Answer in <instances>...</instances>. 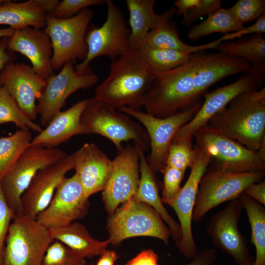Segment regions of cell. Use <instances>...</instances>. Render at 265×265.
<instances>
[{
	"mask_svg": "<svg viewBox=\"0 0 265 265\" xmlns=\"http://www.w3.org/2000/svg\"><path fill=\"white\" fill-rule=\"evenodd\" d=\"M250 66L243 58L219 51L191 53L183 65L157 73L156 80L144 97L143 106L147 113L157 117L169 116L195 104L216 82L246 72Z\"/></svg>",
	"mask_w": 265,
	"mask_h": 265,
	"instance_id": "1",
	"label": "cell"
},
{
	"mask_svg": "<svg viewBox=\"0 0 265 265\" xmlns=\"http://www.w3.org/2000/svg\"><path fill=\"white\" fill-rule=\"evenodd\" d=\"M157 77L139 50L130 47L112 61L109 75L97 87L94 97L116 109L127 106L140 110Z\"/></svg>",
	"mask_w": 265,
	"mask_h": 265,
	"instance_id": "2",
	"label": "cell"
},
{
	"mask_svg": "<svg viewBox=\"0 0 265 265\" xmlns=\"http://www.w3.org/2000/svg\"><path fill=\"white\" fill-rule=\"evenodd\" d=\"M207 125L253 151L265 144V88L242 93L213 115Z\"/></svg>",
	"mask_w": 265,
	"mask_h": 265,
	"instance_id": "3",
	"label": "cell"
},
{
	"mask_svg": "<svg viewBox=\"0 0 265 265\" xmlns=\"http://www.w3.org/2000/svg\"><path fill=\"white\" fill-rule=\"evenodd\" d=\"M80 122L84 134L105 137L114 144L117 150L123 146V142L130 140L140 144L145 152L150 148L149 137L144 128L128 115L94 97L87 99Z\"/></svg>",
	"mask_w": 265,
	"mask_h": 265,
	"instance_id": "4",
	"label": "cell"
},
{
	"mask_svg": "<svg viewBox=\"0 0 265 265\" xmlns=\"http://www.w3.org/2000/svg\"><path fill=\"white\" fill-rule=\"evenodd\" d=\"M54 240L49 229L36 219L15 214L5 240L3 265H41Z\"/></svg>",
	"mask_w": 265,
	"mask_h": 265,
	"instance_id": "5",
	"label": "cell"
},
{
	"mask_svg": "<svg viewBox=\"0 0 265 265\" xmlns=\"http://www.w3.org/2000/svg\"><path fill=\"white\" fill-rule=\"evenodd\" d=\"M94 15L93 10L88 8L66 19L47 13L44 30L52 44L53 71L61 69L68 61L85 58L88 51L86 34Z\"/></svg>",
	"mask_w": 265,
	"mask_h": 265,
	"instance_id": "6",
	"label": "cell"
},
{
	"mask_svg": "<svg viewBox=\"0 0 265 265\" xmlns=\"http://www.w3.org/2000/svg\"><path fill=\"white\" fill-rule=\"evenodd\" d=\"M265 171L236 173L212 169L202 177L192 213V221L202 220L210 211L238 198L251 185L261 182Z\"/></svg>",
	"mask_w": 265,
	"mask_h": 265,
	"instance_id": "7",
	"label": "cell"
},
{
	"mask_svg": "<svg viewBox=\"0 0 265 265\" xmlns=\"http://www.w3.org/2000/svg\"><path fill=\"white\" fill-rule=\"evenodd\" d=\"M110 216L107 229L108 239L113 244L138 236L154 237L168 242L171 233L159 214L133 197L123 203Z\"/></svg>",
	"mask_w": 265,
	"mask_h": 265,
	"instance_id": "8",
	"label": "cell"
},
{
	"mask_svg": "<svg viewBox=\"0 0 265 265\" xmlns=\"http://www.w3.org/2000/svg\"><path fill=\"white\" fill-rule=\"evenodd\" d=\"M107 17L101 26H89L86 34L88 51L85 58L75 67L80 73L90 69V62L97 57L106 56L114 60L130 48V31L119 6L106 0Z\"/></svg>",
	"mask_w": 265,
	"mask_h": 265,
	"instance_id": "9",
	"label": "cell"
},
{
	"mask_svg": "<svg viewBox=\"0 0 265 265\" xmlns=\"http://www.w3.org/2000/svg\"><path fill=\"white\" fill-rule=\"evenodd\" d=\"M202 101L169 116L159 118L146 112L127 106L117 109L139 121L144 127L150 139L151 152L148 164L155 174L165 166L169 145L177 131L189 122L199 110Z\"/></svg>",
	"mask_w": 265,
	"mask_h": 265,
	"instance_id": "10",
	"label": "cell"
},
{
	"mask_svg": "<svg viewBox=\"0 0 265 265\" xmlns=\"http://www.w3.org/2000/svg\"><path fill=\"white\" fill-rule=\"evenodd\" d=\"M67 156L57 148L29 145L0 181L6 201L14 215L23 212L21 197L39 170Z\"/></svg>",
	"mask_w": 265,
	"mask_h": 265,
	"instance_id": "11",
	"label": "cell"
},
{
	"mask_svg": "<svg viewBox=\"0 0 265 265\" xmlns=\"http://www.w3.org/2000/svg\"><path fill=\"white\" fill-rule=\"evenodd\" d=\"M194 137L196 145L205 148L216 159L213 169L236 173L265 170V157L258 151L246 148L207 125L197 131Z\"/></svg>",
	"mask_w": 265,
	"mask_h": 265,
	"instance_id": "12",
	"label": "cell"
},
{
	"mask_svg": "<svg viewBox=\"0 0 265 265\" xmlns=\"http://www.w3.org/2000/svg\"><path fill=\"white\" fill-rule=\"evenodd\" d=\"M98 76L91 69L82 73L77 71L73 61L66 62L57 74L46 79V83L37 99V110L40 124L46 127L66 104L68 98L80 89L96 84Z\"/></svg>",
	"mask_w": 265,
	"mask_h": 265,
	"instance_id": "13",
	"label": "cell"
},
{
	"mask_svg": "<svg viewBox=\"0 0 265 265\" xmlns=\"http://www.w3.org/2000/svg\"><path fill=\"white\" fill-rule=\"evenodd\" d=\"M195 156L189 177L176 197L168 204L175 211L179 220L182 239L177 243L179 251L186 258L196 254V245L192 230V213L200 182L211 162L212 157L204 148L194 147Z\"/></svg>",
	"mask_w": 265,
	"mask_h": 265,
	"instance_id": "14",
	"label": "cell"
},
{
	"mask_svg": "<svg viewBox=\"0 0 265 265\" xmlns=\"http://www.w3.org/2000/svg\"><path fill=\"white\" fill-rule=\"evenodd\" d=\"M243 209L238 198L230 201L211 218L206 232L213 244L230 256L238 265H252L246 237L239 231L238 221Z\"/></svg>",
	"mask_w": 265,
	"mask_h": 265,
	"instance_id": "15",
	"label": "cell"
},
{
	"mask_svg": "<svg viewBox=\"0 0 265 265\" xmlns=\"http://www.w3.org/2000/svg\"><path fill=\"white\" fill-rule=\"evenodd\" d=\"M139 155L135 145L122 146L112 160L106 185L102 191L106 210L111 215L121 203L134 197L139 181Z\"/></svg>",
	"mask_w": 265,
	"mask_h": 265,
	"instance_id": "16",
	"label": "cell"
},
{
	"mask_svg": "<svg viewBox=\"0 0 265 265\" xmlns=\"http://www.w3.org/2000/svg\"><path fill=\"white\" fill-rule=\"evenodd\" d=\"M88 198L75 174L65 177L49 206L36 219L48 229L67 226L85 214Z\"/></svg>",
	"mask_w": 265,
	"mask_h": 265,
	"instance_id": "17",
	"label": "cell"
},
{
	"mask_svg": "<svg viewBox=\"0 0 265 265\" xmlns=\"http://www.w3.org/2000/svg\"><path fill=\"white\" fill-rule=\"evenodd\" d=\"M259 86L256 78L246 73L231 84L203 94L204 102L199 110L189 122L180 128L172 140L192 141L195 132L207 125L210 119L233 99L244 92L257 91Z\"/></svg>",
	"mask_w": 265,
	"mask_h": 265,
	"instance_id": "18",
	"label": "cell"
},
{
	"mask_svg": "<svg viewBox=\"0 0 265 265\" xmlns=\"http://www.w3.org/2000/svg\"><path fill=\"white\" fill-rule=\"evenodd\" d=\"M74 168L72 154L39 170L21 197L23 213L36 219L50 204L66 173Z\"/></svg>",
	"mask_w": 265,
	"mask_h": 265,
	"instance_id": "19",
	"label": "cell"
},
{
	"mask_svg": "<svg viewBox=\"0 0 265 265\" xmlns=\"http://www.w3.org/2000/svg\"><path fill=\"white\" fill-rule=\"evenodd\" d=\"M46 79L24 63L7 65L0 75V85L4 87L24 113L32 121L38 114L36 103Z\"/></svg>",
	"mask_w": 265,
	"mask_h": 265,
	"instance_id": "20",
	"label": "cell"
},
{
	"mask_svg": "<svg viewBox=\"0 0 265 265\" xmlns=\"http://www.w3.org/2000/svg\"><path fill=\"white\" fill-rule=\"evenodd\" d=\"M75 174L89 198L103 191L108 181L112 160L95 143H85L73 154Z\"/></svg>",
	"mask_w": 265,
	"mask_h": 265,
	"instance_id": "21",
	"label": "cell"
},
{
	"mask_svg": "<svg viewBox=\"0 0 265 265\" xmlns=\"http://www.w3.org/2000/svg\"><path fill=\"white\" fill-rule=\"evenodd\" d=\"M7 49L25 55L31 62L33 70L44 79L54 74L52 44L44 30L30 26L15 30Z\"/></svg>",
	"mask_w": 265,
	"mask_h": 265,
	"instance_id": "22",
	"label": "cell"
},
{
	"mask_svg": "<svg viewBox=\"0 0 265 265\" xmlns=\"http://www.w3.org/2000/svg\"><path fill=\"white\" fill-rule=\"evenodd\" d=\"M175 14L176 9L172 6L159 14L157 24L148 33L144 44L153 48L171 49L190 54L207 49L217 50L220 44L227 41L225 34L215 41L201 45L191 46L185 43L179 37L176 22L172 20Z\"/></svg>",
	"mask_w": 265,
	"mask_h": 265,
	"instance_id": "23",
	"label": "cell"
},
{
	"mask_svg": "<svg viewBox=\"0 0 265 265\" xmlns=\"http://www.w3.org/2000/svg\"><path fill=\"white\" fill-rule=\"evenodd\" d=\"M87 99L80 100L66 110L57 113L45 129L32 138L30 145L55 148L75 135L84 134L80 117Z\"/></svg>",
	"mask_w": 265,
	"mask_h": 265,
	"instance_id": "24",
	"label": "cell"
},
{
	"mask_svg": "<svg viewBox=\"0 0 265 265\" xmlns=\"http://www.w3.org/2000/svg\"><path fill=\"white\" fill-rule=\"evenodd\" d=\"M139 155V171L140 178L136 194L133 198L146 203L155 210L168 224L170 232L176 244L182 239V231L179 223L171 217L163 205L159 195L155 174L151 169L145 156L142 146L134 143Z\"/></svg>",
	"mask_w": 265,
	"mask_h": 265,
	"instance_id": "25",
	"label": "cell"
},
{
	"mask_svg": "<svg viewBox=\"0 0 265 265\" xmlns=\"http://www.w3.org/2000/svg\"><path fill=\"white\" fill-rule=\"evenodd\" d=\"M217 50L247 61L251 66L246 73L253 75L259 86L263 84L265 78V39L263 34L241 37L236 41L223 42Z\"/></svg>",
	"mask_w": 265,
	"mask_h": 265,
	"instance_id": "26",
	"label": "cell"
},
{
	"mask_svg": "<svg viewBox=\"0 0 265 265\" xmlns=\"http://www.w3.org/2000/svg\"><path fill=\"white\" fill-rule=\"evenodd\" d=\"M49 230L54 240L61 242L84 259L101 255L110 243L109 239L101 241L93 238L85 227L78 222Z\"/></svg>",
	"mask_w": 265,
	"mask_h": 265,
	"instance_id": "27",
	"label": "cell"
},
{
	"mask_svg": "<svg viewBox=\"0 0 265 265\" xmlns=\"http://www.w3.org/2000/svg\"><path fill=\"white\" fill-rule=\"evenodd\" d=\"M46 14L33 0L20 2L6 0L0 5V25L15 30L28 26L44 29Z\"/></svg>",
	"mask_w": 265,
	"mask_h": 265,
	"instance_id": "28",
	"label": "cell"
},
{
	"mask_svg": "<svg viewBox=\"0 0 265 265\" xmlns=\"http://www.w3.org/2000/svg\"><path fill=\"white\" fill-rule=\"evenodd\" d=\"M129 12L130 47L138 48L144 44L148 33L155 26L159 14L154 10L156 0H127Z\"/></svg>",
	"mask_w": 265,
	"mask_h": 265,
	"instance_id": "29",
	"label": "cell"
},
{
	"mask_svg": "<svg viewBox=\"0 0 265 265\" xmlns=\"http://www.w3.org/2000/svg\"><path fill=\"white\" fill-rule=\"evenodd\" d=\"M251 227V241L256 249L255 265H265V209L264 205L243 192L239 197Z\"/></svg>",
	"mask_w": 265,
	"mask_h": 265,
	"instance_id": "30",
	"label": "cell"
},
{
	"mask_svg": "<svg viewBox=\"0 0 265 265\" xmlns=\"http://www.w3.org/2000/svg\"><path fill=\"white\" fill-rule=\"evenodd\" d=\"M228 9L222 7L213 12L203 22L192 27L189 30L187 38L196 40L214 33L227 34L236 32L244 27Z\"/></svg>",
	"mask_w": 265,
	"mask_h": 265,
	"instance_id": "31",
	"label": "cell"
},
{
	"mask_svg": "<svg viewBox=\"0 0 265 265\" xmlns=\"http://www.w3.org/2000/svg\"><path fill=\"white\" fill-rule=\"evenodd\" d=\"M32 139L29 130L20 129L7 136L0 137V182L15 165Z\"/></svg>",
	"mask_w": 265,
	"mask_h": 265,
	"instance_id": "32",
	"label": "cell"
},
{
	"mask_svg": "<svg viewBox=\"0 0 265 265\" xmlns=\"http://www.w3.org/2000/svg\"><path fill=\"white\" fill-rule=\"evenodd\" d=\"M143 58L156 73L171 71L186 63L190 54L176 50L153 48L144 44L138 48Z\"/></svg>",
	"mask_w": 265,
	"mask_h": 265,
	"instance_id": "33",
	"label": "cell"
},
{
	"mask_svg": "<svg viewBox=\"0 0 265 265\" xmlns=\"http://www.w3.org/2000/svg\"><path fill=\"white\" fill-rule=\"evenodd\" d=\"M10 122L22 130H31L38 133L43 130L24 113L6 88L0 85V125Z\"/></svg>",
	"mask_w": 265,
	"mask_h": 265,
	"instance_id": "34",
	"label": "cell"
},
{
	"mask_svg": "<svg viewBox=\"0 0 265 265\" xmlns=\"http://www.w3.org/2000/svg\"><path fill=\"white\" fill-rule=\"evenodd\" d=\"M221 0H177L175 6L176 14L183 16L182 23L189 26L200 18L221 8Z\"/></svg>",
	"mask_w": 265,
	"mask_h": 265,
	"instance_id": "35",
	"label": "cell"
},
{
	"mask_svg": "<svg viewBox=\"0 0 265 265\" xmlns=\"http://www.w3.org/2000/svg\"><path fill=\"white\" fill-rule=\"evenodd\" d=\"M195 156L192 141L172 140L168 151L167 165L186 172L193 164Z\"/></svg>",
	"mask_w": 265,
	"mask_h": 265,
	"instance_id": "36",
	"label": "cell"
},
{
	"mask_svg": "<svg viewBox=\"0 0 265 265\" xmlns=\"http://www.w3.org/2000/svg\"><path fill=\"white\" fill-rule=\"evenodd\" d=\"M85 259L79 257L61 242H53L47 249L41 265H85Z\"/></svg>",
	"mask_w": 265,
	"mask_h": 265,
	"instance_id": "37",
	"label": "cell"
},
{
	"mask_svg": "<svg viewBox=\"0 0 265 265\" xmlns=\"http://www.w3.org/2000/svg\"><path fill=\"white\" fill-rule=\"evenodd\" d=\"M229 9L242 24L257 19L265 12V0H238Z\"/></svg>",
	"mask_w": 265,
	"mask_h": 265,
	"instance_id": "38",
	"label": "cell"
},
{
	"mask_svg": "<svg viewBox=\"0 0 265 265\" xmlns=\"http://www.w3.org/2000/svg\"><path fill=\"white\" fill-rule=\"evenodd\" d=\"M161 172L163 175V188L161 200L163 203L168 205L180 191V185L185 172L165 165Z\"/></svg>",
	"mask_w": 265,
	"mask_h": 265,
	"instance_id": "39",
	"label": "cell"
},
{
	"mask_svg": "<svg viewBox=\"0 0 265 265\" xmlns=\"http://www.w3.org/2000/svg\"><path fill=\"white\" fill-rule=\"evenodd\" d=\"M106 0H63L60 1L52 15L56 18H71L81 10L91 5H101Z\"/></svg>",
	"mask_w": 265,
	"mask_h": 265,
	"instance_id": "40",
	"label": "cell"
},
{
	"mask_svg": "<svg viewBox=\"0 0 265 265\" xmlns=\"http://www.w3.org/2000/svg\"><path fill=\"white\" fill-rule=\"evenodd\" d=\"M13 216L5 199L0 182V265H3L4 243Z\"/></svg>",
	"mask_w": 265,
	"mask_h": 265,
	"instance_id": "41",
	"label": "cell"
},
{
	"mask_svg": "<svg viewBox=\"0 0 265 265\" xmlns=\"http://www.w3.org/2000/svg\"><path fill=\"white\" fill-rule=\"evenodd\" d=\"M265 32V14L259 17L255 23L247 27H244L241 29L228 33L229 40L236 38H240L245 35L249 34H263Z\"/></svg>",
	"mask_w": 265,
	"mask_h": 265,
	"instance_id": "42",
	"label": "cell"
},
{
	"mask_svg": "<svg viewBox=\"0 0 265 265\" xmlns=\"http://www.w3.org/2000/svg\"><path fill=\"white\" fill-rule=\"evenodd\" d=\"M216 259L215 249H205L196 253L191 260L185 265H214Z\"/></svg>",
	"mask_w": 265,
	"mask_h": 265,
	"instance_id": "43",
	"label": "cell"
},
{
	"mask_svg": "<svg viewBox=\"0 0 265 265\" xmlns=\"http://www.w3.org/2000/svg\"><path fill=\"white\" fill-rule=\"evenodd\" d=\"M10 37H3L0 40V75L7 65L14 63L16 60L15 53L7 49Z\"/></svg>",
	"mask_w": 265,
	"mask_h": 265,
	"instance_id": "44",
	"label": "cell"
},
{
	"mask_svg": "<svg viewBox=\"0 0 265 265\" xmlns=\"http://www.w3.org/2000/svg\"><path fill=\"white\" fill-rule=\"evenodd\" d=\"M158 259L154 251L146 250L129 261L126 265H158Z\"/></svg>",
	"mask_w": 265,
	"mask_h": 265,
	"instance_id": "45",
	"label": "cell"
},
{
	"mask_svg": "<svg viewBox=\"0 0 265 265\" xmlns=\"http://www.w3.org/2000/svg\"><path fill=\"white\" fill-rule=\"evenodd\" d=\"M249 196L262 205H265V181L253 184L244 191Z\"/></svg>",
	"mask_w": 265,
	"mask_h": 265,
	"instance_id": "46",
	"label": "cell"
},
{
	"mask_svg": "<svg viewBox=\"0 0 265 265\" xmlns=\"http://www.w3.org/2000/svg\"><path fill=\"white\" fill-rule=\"evenodd\" d=\"M35 4L46 13L53 14L60 1L58 0H33Z\"/></svg>",
	"mask_w": 265,
	"mask_h": 265,
	"instance_id": "47",
	"label": "cell"
},
{
	"mask_svg": "<svg viewBox=\"0 0 265 265\" xmlns=\"http://www.w3.org/2000/svg\"><path fill=\"white\" fill-rule=\"evenodd\" d=\"M96 265H114L118 256L113 250H105L101 255Z\"/></svg>",
	"mask_w": 265,
	"mask_h": 265,
	"instance_id": "48",
	"label": "cell"
},
{
	"mask_svg": "<svg viewBox=\"0 0 265 265\" xmlns=\"http://www.w3.org/2000/svg\"><path fill=\"white\" fill-rule=\"evenodd\" d=\"M15 29L11 27L0 29V38L3 37H11L14 33Z\"/></svg>",
	"mask_w": 265,
	"mask_h": 265,
	"instance_id": "49",
	"label": "cell"
},
{
	"mask_svg": "<svg viewBox=\"0 0 265 265\" xmlns=\"http://www.w3.org/2000/svg\"><path fill=\"white\" fill-rule=\"evenodd\" d=\"M6 0H0V5L6 1Z\"/></svg>",
	"mask_w": 265,
	"mask_h": 265,
	"instance_id": "50",
	"label": "cell"
},
{
	"mask_svg": "<svg viewBox=\"0 0 265 265\" xmlns=\"http://www.w3.org/2000/svg\"><path fill=\"white\" fill-rule=\"evenodd\" d=\"M252 265H255V263H254L252 264Z\"/></svg>",
	"mask_w": 265,
	"mask_h": 265,
	"instance_id": "51",
	"label": "cell"
}]
</instances>
